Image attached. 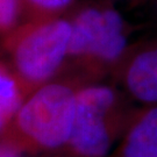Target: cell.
Returning <instances> with one entry per match:
<instances>
[{"mask_svg":"<svg viewBox=\"0 0 157 157\" xmlns=\"http://www.w3.org/2000/svg\"><path fill=\"white\" fill-rule=\"evenodd\" d=\"M67 17L71 39L62 75L75 76L85 83L102 82L122 58L139 26L128 22L111 0L76 5Z\"/></svg>","mask_w":157,"mask_h":157,"instance_id":"6da1fadb","label":"cell"},{"mask_svg":"<svg viewBox=\"0 0 157 157\" xmlns=\"http://www.w3.org/2000/svg\"><path fill=\"white\" fill-rule=\"evenodd\" d=\"M82 79L61 75L29 95L6 129L4 137L22 154L62 156L72 134L77 93Z\"/></svg>","mask_w":157,"mask_h":157,"instance_id":"7a4b0ae2","label":"cell"},{"mask_svg":"<svg viewBox=\"0 0 157 157\" xmlns=\"http://www.w3.org/2000/svg\"><path fill=\"white\" fill-rule=\"evenodd\" d=\"M140 108L113 83L82 85L72 134L62 156L109 157Z\"/></svg>","mask_w":157,"mask_h":157,"instance_id":"3957f363","label":"cell"},{"mask_svg":"<svg viewBox=\"0 0 157 157\" xmlns=\"http://www.w3.org/2000/svg\"><path fill=\"white\" fill-rule=\"evenodd\" d=\"M70 39L71 22L67 14L23 21L2 37L6 61L28 95L63 73Z\"/></svg>","mask_w":157,"mask_h":157,"instance_id":"277c9868","label":"cell"},{"mask_svg":"<svg viewBox=\"0 0 157 157\" xmlns=\"http://www.w3.org/2000/svg\"><path fill=\"white\" fill-rule=\"evenodd\" d=\"M109 78L140 107L157 105V36L132 42Z\"/></svg>","mask_w":157,"mask_h":157,"instance_id":"5b68a950","label":"cell"},{"mask_svg":"<svg viewBox=\"0 0 157 157\" xmlns=\"http://www.w3.org/2000/svg\"><path fill=\"white\" fill-rule=\"evenodd\" d=\"M109 157H157V105L141 107Z\"/></svg>","mask_w":157,"mask_h":157,"instance_id":"8992f818","label":"cell"},{"mask_svg":"<svg viewBox=\"0 0 157 157\" xmlns=\"http://www.w3.org/2000/svg\"><path fill=\"white\" fill-rule=\"evenodd\" d=\"M28 97L11 65L0 59V140Z\"/></svg>","mask_w":157,"mask_h":157,"instance_id":"52a82bcc","label":"cell"},{"mask_svg":"<svg viewBox=\"0 0 157 157\" xmlns=\"http://www.w3.org/2000/svg\"><path fill=\"white\" fill-rule=\"evenodd\" d=\"M78 0H22L23 21L64 17Z\"/></svg>","mask_w":157,"mask_h":157,"instance_id":"ba28073f","label":"cell"},{"mask_svg":"<svg viewBox=\"0 0 157 157\" xmlns=\"http://www.w3.org/2000/svg\"><path fill=\"white\" fill-rule=\"evenodd\" d=\"M22 22V0H0V36L5 37Z\"/></svg>","mask_w":157,"mask_h":157,"instance_id":"9c48e42d","label":"cell"},{"mask_svg":"<svg viewBox=\"0 0 157 157\" xmlns=\"http://www.w3.org/2000/svg\"><path fill=\"white\" fill-rule=\"evenodd\" d=\"M20 155L23 154L13 143L5 139L0 140V157H17Z\"/></svg>","mask_w":157,"mask_h":157,"instance_id":"30bf717a","label":"cell"},{"mask_svg":"<svg viewBox=\"0 0 157 157\" xmlns=\"http://www.w3.org/2000/svg\"><path fill=\"white\" fill-rule=\"evenodd\" d=\"M144 6L149 13V17L155 25H157V0H141L135 7Z\"/></svg>","mask_w":157,"mask_h":157,"instance_id":"8fae6325","label":"cell"},{"mask_svg":"<svg viewBox=\"0 0 157 157\" xmlns=\"http://www.w3.org/2000/svg\"><path fill=\"white\" fill-rule=\"evenodd\" d=\"M111 1L114 2V4H115V2H118V1H126V2H130V5L133 6V7H135V6L140 2L141 0H111Z\"/></svg>","mask_w":157,"mask_h":157,"instance_id":"7c38bea8","label":"cell"},{"mask_svg":"<svg viewBox=\"0 0 157 157\" xmlns=\"http://www.w3.org/2000/svg\"><path fill=\"white\" fill-rule=\"evenodd\" d=\"M17 157H37V156H29V155H26V156H23V155H20V156H17ZM56 157H63V156H56Z\"/></svg>","mask_w":157,"mask_h":157,"instance_id":"4fadbf2b","label":"cell"}]
</instances>
